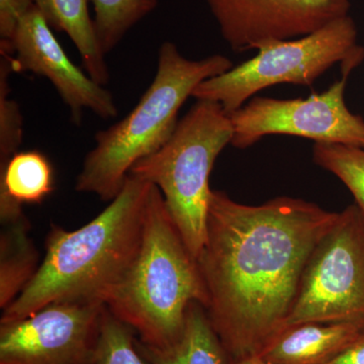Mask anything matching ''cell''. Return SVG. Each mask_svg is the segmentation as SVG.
Returning <instances> with one entry per match:
<instances>
[{"label": "cell", "mask_w": 364, "mask_h": 364, "mask_svg": "<svg viewBox=\"0 0 364 364\" xmlns=\"http://www.w3.org/2000/svg\"><path fill=\"white\" fill-rule=\"evenodd\" d=\"M337 215L301 198L248 205L213 191L196 261L208 317L231 361L259 355L284 329L306 263Z\"/></svg>", "instance_id": "1"}, {"label": "cell", "mask_w": 364, "mask_h": 364, "mask_svg": "<svg viewBox=\"0 0 364 364\" xmlns=\"http://www.w3.org/2000/svg\"><path fill=\"white\" fill-rule=\"evenodd\" d=\"M151 188L128 176L119 195L85 226L67 231L52 224L39 270L0 322L21 320L53 304L105 305L138 254Z\"/></svg>", "instance_id": "2"}, {"label": "cell", "mask_w": 364, "mask_h": 364, "mask_svg": "<svg viewBox=\"0 0 364 364\" xmlns=\"http://www.w3.org/2000/svg\"><path fill=\"white\" fill-rule=\"evenodd\" d=\"M193 301L207 308L198 261L184 243L161 191L152 184L138 254L105 306L130 326L142 343L164 349L181 338Z\"/></svg>", "instance_id": "3"}, {"label": "cell", "mask_w": 364, "mask_h": 364, "mask_svg": "<svg viewBox=\"0 0 364 364\" xmlns=\"http://www.w3.org/2000/svg\"><path fill=\"white\" fill-rule=\"evenodd\" d=\"M233 66L223 55L188 60L176 44L163 43L155 77L138 104L121 121L95 134V148L85 158L76 191L112 202L132 167L169 140L178 124L179 109L196 88Z\"/></svg>", "instance_id": "4"}, {"label": "cell", "mask_w": 364, "mask_h": 364, "mask_svg": "<svg viewBox=\"0 0 364 364\" xmlns=\"http://www.w3.org/2000/svg\"><path fill=\"white\" fill-rule=\"evenodd\" d=\"M233 126L217 102L198 100L164 145L139 160L128 176L161 191L184 243L198 260L207 239L210 176L215 159L231 145Z\"/></svg>", "instance_id": "5"}, {"label": "cell", "mask_w": 364, "mask_h": 364, "mask_svg": "<svg viewBox=\"0 0 364 364\" xmlns=\"http://www.w3.org/2000/svg\"><path fill=\"white\" fill-rule=\"evenodd\" d=\"M257 50L253 58L203 81L193 97L217 102L231 114L270 86H312L338 63L342 76L348 77L364 59V48L358 44V28L349 14L304 37L270 41Z\"/></svg>", "instance_id": "6"}, {"label": "cell", "mask_w": 364, "mask_h": 364, "mask_svg": "<svg viewBox=\"0 0 364 364\" xmlns=\"http://www.w3.org/2000/svg\"><path fill=\"white\" fill-rule=\"evenodd\" d=\"M305 322L364 326V215L356 205L338 213L306 263L286 327Z\"/></svg>", "instance_id": "7"}, {"label": "cell", "mask_w": 364, "mask_h": 364, "mask_svg": "<svg viewBox=\"0 0 364 364\" xmlns=\"http://www.w3.org/2000/svg\"><path fill=\"white\" fill-rule=\"evenodd\" d=\"M347 77L323 93L308 98L254 97L229 114L233 126L231 145L245 149L268 135H289L317 142L364 148V119L347 107Z\"/></svg>", "instance_id": "8"}, {"label": "cell", "mask_w": 364, "mask_h": 364, "mask_svg": "<svg viewBox=\"0 0 364 364\" xmlns=\"http://www.w3.org/2000/svg\"><path fill=\"white\" fill-rule=\"evenodd\" d=\"M104 304H53L0 322V364H97Z\"/></svg>", "instance_id": "9"}, {"label": "cell", "mask_w": 364, "mask_h": 364, "mask_svg": "<svg viewBox=\"0 0 364 364\" xmlns=\"http://www.w3.org/2000/svg\"><path fill=\"white\" fill-rule=\"evenodd\" d=\"M223 39L235 52L291 40L348 16L349 0H205Z\"/></svg>", "instance_id": "10"}, {"label": "cell", "mask_w": 364, "mask_h": 364, "mask_svg": "<svg viewBox=\"0 0 364 364\" xmlns=\"http://www.w3.org/2000/svg\"><path fill=\"white\" fill-rule=\"evenodd\" d=\"M0 42L11 48L14 72H32L47 78L70 109L76 124H80L83 109H90L105 119L117 116L111 91L95 82L69 59L37 7L21 18L11 42Z\"/></svg>", "instance_id": "11"}, {"label": "cell", "mask_w": 364, "mask_h": 364, "mask_svg": "<svg viewBox=\"0 0 364 364\" xmlns=\"http://www.w3.org/2000/svg\"><path fill=\"white\" fill-rule=\"evenodd\" d=\"M363 334L356 323H299L284 328L259 356L268 364H327Z\"/></svg>", "instance_id": "12"}, {"label": "cell", "mask_w": 364, "mask_h": 364, "mask_svg": "<svg viewBox=\"0 0 364 364\" xmlns=\"http://www.w3.org/2000/svg\"><path fill=\"white\" fill-rule=\"evenodd\" d=\"M136 347L151 364H232L202 304L193 301L186 312V327L181 338L168 348L142 343Z\"/></svg>", "instance_id": "13"}, {"label": "cell", "mask_w": 364, "mask_h": 364, "mask_svg": "<svg viewBox=\"0 0 364 364\" xmlns=\"http://www.w3.org/2000/svg\"><path fill=\"white\" fill-rule=\"evenodd\" d=\"M51 28L70 38L80 54L86 73L95 82L107 85L109 72L88 9V0H33Z\"/></svg>", "instance_id": "14"}, {"label": "cell", "mask_w": 364, "mask_h": 364, "mask_svg": "<svg viewBox=\"0 0 364 364\" xmlns=\"http://www.w3.org/2000/svg\"><path fill=\"white\" fill-rule=\"evenodd\" d=\"M31 223L25 215L1 223L0 235V308L18 298L39 270L40 256L30 236Z\"/></svg>", "instance_id": "15"}, {"label": "cell", "mask_w": 364, "mask_h": 364, "mask_svg": "<svg viewBox=\"0 0 364 364\" xmlns=\"http://www.w3.org/2000/svg\"><path fill=\"white\" fill-rule=\"evenodd\" d=\"M52 163L40 151L18 152L0 166V202L38 205L54 191Z\"/></svg>", "instance_id": "16"}, {"label": "cell", "mask_w": 364, "mask_h": 364, "mask_svg": "<svg viewBox=\"0 0 364 364\" xmlns=\"http://www.w3.org/2000/svg\"><path fill=\"white\" fill-rule=\"evenodd\" d=\"M95 33L105 55L119 44L136 23L152 13L158 0H91Z\"/></svg>", "instance_id": "17"}, {"label": "cell", "mask_w": 364, "mask_h": 364, "mask_svg": "<svg viewBox=\"0 0 364 364\" xmlns=\"http://www.w3.org/2000/svg\"><path fill=\"white\" fill-rule=\"evenodd\" d=\"M314 162L343 182L364 215V148L337 143H315Z\"/></svg>", "instance_id": "18"}, {"label": "cell", "mask_w": 364, "mask_h": 364, "mask_svg": "<svg viewBox=\"0 0 364 364\" xmlns=\"http://www.w3.org/2000/svg\"><path fill=\"white\" fill-rule=\"evenodd\" d=\"M136 334L105 306L97 364H151L136 347Z\"/></svg>", "instance_id": "19"}, {"label": "cell", "mask_w": 364, "mask_h": 364, "mask_svg": "<svg viewBox=\"0 0 364 364\" xmlns=\"http://www.w3.org/2000/svg\"><path fill=\"white\" fill-rule=\"evenodd\" d=\"M33 6V0H0V41L11 42L21 18Z\"/></svg>", "instance_id": "20"}, {"label": "cell", "mask_w": 364, "mask_h": 364, "mask_svg": "<svg viewBox=\"0 0 364 364\" xmlns=\"http://www.w3.org/2000/svg\"><path fill=\"white\" fill-rule=\"evenodd\" d=\"M327 364H364V334Z\"/></svg>", "instance_id": "21"}, {"label": "cell", "mask_w": 364, "mask_h": 364, "mask_svg": "<svg viewBox=\"0 0 364 364\" xmlns=\"http://www.w3.org/2000/svg\"><path fill=\"white\" fill-rule=\"evenodd\" d=\"M231 363L232 364H268L259 355L238 359V360L231 361Z\"/></svg>", "instance_id": "22"}]
</instances>
